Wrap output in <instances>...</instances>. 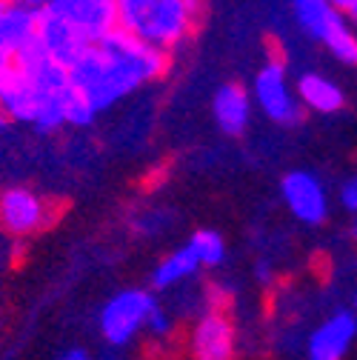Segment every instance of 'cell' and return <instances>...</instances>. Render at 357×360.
Segmentation results:
<instances>
[{"label":"cell","mask_w":357,"mask_h":360,"mask_svg":"<svg viewBox=\"0 0 357 360\" xmlns=\"http://www.w3.org/2000/svg\"><path fill=\"white\" fill-rule=\"evenodd\" d=\"M169 69V55L155 52L135 37L112 29L100 40L89 43L86 52L69 69V80L80 101L95 115L109 112L143 86L160 80Z\"/></svg>","instance_id":"1"},{"label":"cell","mask_w":357,"mask_h":360,"mask_svg":"<svg viewBox=\"0 0 357 360\" xmlns=\"http://www.w3.org/2000/svg\"><path fill=\"white\" fill-rule=\"evenodd\" d=\"M200 15L203 0H115V29L163 55L195 34Z\"/></svg>","instance_id":"2"},{"label":"cell","mask_w":357,"mask_h":360,"mask_svg":"<svg viewBox=\"0 0 357 360\" xmlns=\"http://www.w3.org/2000/svg\"><path fill=\"white\" fill-rule=\"evenodd\" d=\"M297 26L311 37L323 43L329 55L343 66L357 69V32L346 12L335 9L329 0H289Z\"/></svg>","instance_id":"3"},{"label":"cell","mask_w":357,"mask_h":360,"mask_svg":"<svg viewBox=\"0 0 357 360\" xmlns=\"http://www.w3.org/2000/svg\"><path fill=\"white\" fill-rule=\"evenodd\" d=\"M157 297L149 289H138V286H129L115 292L98 314V329L103 335V340L115 349H123L135 340L141 332H146V323L157 309Z\"/></svg>","instance_id":"4"},{"label":"cell","mask_w":357,"mask_h":360,"mask_svg":"<svg viewBox=\"0 0 357 360\" xmlns=\"http://www.w3.org/2000/svg\"><path fill=\"white\" fill-rule=\"evenodd\" d=\"M249 95L252 103L263 112V117L272 120L275 126H297L303 120V106L297 101L289 69L280 58H269L254 72Z\"/></svg>","instance_id":"5"},{"label":"cell","mask_w":357,"mask_h":360,"mask_svg":"<svg viewBox=\"0 0 357 360\" xmlns=\"http://www.w3.org/2000/svg\"><path fill=\"white\" fill-rule=\"evenodd\" d=\"M55 212L58 209L52 206L49 198H43L29 186L15 184L0 189V229L15 240H26L52 226Z\"/></svg>","instance_id":"6"},{"label":"cell","mask_w":357,"mask_h":360,"mask_svg":"<svg viewBox=\"0 0 357 360\" xmlns=\"http://www.w3.org/2000/svg\"><path fill=\"white\" fill-rule=\"evenodd\" d=\"M280 198L294 220H300L303 226H320L329 220V189L326 184L309 169H292L280 180Z\"/></svg>","instance_id":"7"},{"label":"cell","mask_w":357,"mask_h":360,"mask_svg":"<svg viewBox=\"0 0 357 360\" xmlns=\"http://www.w3.org/2000/svg\"><path fill=\"white\" fill-rule=\"evenodd\" d=\"M192 360H238V329L220 309H209L189 332Z\"/></svg>","instance_id":"8"},{"label":"cell","mask_w":357,"mask_h":360,"mask_svg":"<svg viewBox=\"0 0 357 360\" xmlns=\"http://www.w3.org/2000/svg\"><path fill=\"white\" fill-rule=\"evenodd\" d=\"M43 12L69 23L89 43L100 40L115 29V0H49Z\"/></svg>","instance_id":"9"},{"label":"cell","mask_w":357,"mask_h":360,"mask_svg":"<svg viewBox=\"0 0 357 360\" xmlns=\"http://www.w3.org/2000/svg\"><path fill=\"white\" fill-rule=\"evenodd\" d=\"M354 340H357V314L351 309L332 311L318 329H311L306 340V360H346Z\"/></svg>","instance_id":"10"},{"label":"cell","mask_w":357,"mask_h":360,"mask_svg":"<svg viewBox=\"0 0 357 360\" xmlns=\"http://www.w3.org/2000/svg\"><path fill=\"white\" fill-rule=\"evenodd\" d=\"M37 43L43 55H46L52 63L63 66L66 72L74 66V60L86 52L89 40L74 32L69 23H63L60 18L49 15V12H40V26H37Z\"/></svg>","instance_id":"11"},{"label":"cell","mask_w":357,"mask_h":360,"mask_svg":"<svg viewBox=\"0 0 357 360\" xmlns=\"http://www.w3.org/2000/svg\"><path fill=\"white\" fill-rule=\"evenodd\" d=\"M252 95L240 83H223L212 95V117L217 129L229 138H240L252 123Z\"/></svg>","instance_id":"12"},{"label":"cell","mask_w":357,"mask_h":360,"mask_svg":"<svg viewBox=\"0 0 357 360\" xmlns=\"http://www.w3.org/2000/svg\"><path fill=\"white\" fill-rule=\"evenodd\" d=\"M294 92H297L303 112H311V115H337L346 106L343 86L337 80H332L329 75L311 72V69L297 77Z\"/></svg>","instance_id":"13"},{"label":"cell","mask_w":357,"mask_h":360,"mask_svg":"<svg viewBox=\"0 0 357 360\" xmlns=\"http://www.w3.org/2000/svg\"><path fill=\"white\" fill-rule=\"evenodd\" d=\"M37 26H40V12L15 6L9 0L4 18H0V37H4L12 58H18V55H23V52L37 46Z\"/></svg>","instance_id":"14"},{"label":"cell","mask_w":357,"mask_h":360,"mask_svg":"<svg viewBox=\"0 0 357 360\" xmlns=\"http://www.w3.org/2000/svg\"><path fill=\"white\" fill-rule=\"evenodd\" d=\"M197 272H200V263L195 260V255H192L186 246H181V249L169 252V255L152 269V289H155V292H171V289H177V286L189 283Z\"/></svg>","instance_id":"15"},{"label":"cell","mask_w":357,"mask_h":360,"mask_svg":"<svg viewBox=\"0 0 357 360\" xmlns=\"http://www.w3.org/2000/svg\"><path fill=\"white\" fill-rule=\"evenodd\" d=\"M186 249L195 255L200 269H217L223 260H226V240H223V235L214 229L192 232V238L186 240Z\"/></svg>","instance_id":"16"},{"label":"cell","mask_w":357,"mask_h":360,"mask_svg":"<svg viewBox=\"0 0 357 360\" xmlns=\"http://www.w3.org/2000/svg\"><path fill=\"white\" fill-rule=\"evenodd\" d=\"M146 332L152 335V338H169L171 332H174V318L163 309V306H157L155 309V314L149 318V323H146Z\"/></svg>","instance_id":"17"},{"label":"cell","mask_w":357,"mask_h":360,"mask_svg":"<svg viewBox=\"0 0 357 360\" xmlns=\"http://www.w3.org/2000/svg\"><path fill=\"white\" fill-rule=\"evenodd\" d=\"M337 203H340L351 217H357V174L346 177L343 184H340V189H337Z\"/></svg>","instance_id":"18"},{"label":"cell","mask_w":357,"mask_h":360,"mask_svg":"<svg viewBox=\"0 0 357 360\" xmlns=\"http://www.w3.org/2000/svg\"><path fill=\"white\" fill-rule=\"evenodd\" d=\"M252 275H254V281H257L260 286H272V283L278 281L275 263H272V260H266V257H260V260L252 266Z\"/></svg>","instance_id":"19"},{"label":"cell","mask_w":357,"mask_h":360,"mask_svg":"<svg viewBox=\"0 0 357 360\" xmlns=\"http://www.w3.org/2000/svg\"><path fill=\"white\" fill-rule=\"evenodd\" d=\"M12 63H15V58H12V52L6 49V43H4V37H0V83H4L6 72L12 69Z\"/></svg>","instance_id":"20"},{"label":"cell","mask_w":357,"mask_h":360,"mask_svg":"<svg viewBox=\"0 0 357 360\" xmlns=\"http://www.w3.org/2000/svg\"><path fill=\"white\" fill-rule=\"evenodd\" d=\"M58 360H95V357L89 354L86 349H80V346H72V349L60 352V357H58Z\"/></svg>","instance_id":"21"},{"label":"cell","mask_w":357,"mask_h":360,"mask_svg":"<svg viewBox=\"0 0 357 360\" xmlns=\"http://www.w3.org/2000/svg\"><path fill=\"white\" fill-rule=\"evenodd\" d=\"M12 4L15 6H23V9H32V12H43L49 0H12Z\"/></svg>","instance_id":"22"},{"label":"cell","mask_w":357,"mask_h":360,"mask_svg":"<svg viewBox=\"0 0 357 360\" xmlns=\"http://www.w3.org/2000/svg\"><path fill=\"white\" fill-rule=\"evenodd\" d=\"M329 4H332L335 9H340V12H346V15H351V12L357 9V0H329Z\"/></svg>","instance_id":"23"},{"label":"cell","mask_w":357,"mask_h":360,"mask_svg":"<svg viewBox=\"0 0 357 360\" xmlns=\"http://www.w3.org/2000/svg\"><path fill=\"white\" fill-rule=\"evenodd\" d=\"M349 240L357 246V217H351V223H349Z\"/></svg>","instance_id":"24"},{"label":"cell","mask_w":357,"mask_h":360,"mask_svg":"<svg viewBox=\"0 0 357 360\" xmlns=\"http://www.w3.org/2000/svg\"><path fill=\"white\" fill-rule=\"evenodd\" d=\"M349 20H351V26H354V32H357V9L349 15Z\"/></svg>","instance_id":"25"},{"label":"cell","mask_w":357,"mask_h":360,"mask_svg":"<svg viewBox=\"0 0 357 360\" xmlns=\"http://www.w3.org/2000/svg\"><path fill=\"white\" fill-rule=\"evenodd\" d=\"M351 311H354V314H357V292H354V295H351Z\"/></svg>","instance_id":"26"},{"label":"cell","mask_w":357,"mask_h":360,"mask_svg":"<svg viewBox=\"0 0 357 360\" xmlns=\"http://www.w3.org/2000/svg\"><path fill=\"white\" fill-rule=\"evenodd\" d=\"M100 360H117V357H109V354H106V357H100Z\"/></svg>","instance_id":"27"}]
</instances>
